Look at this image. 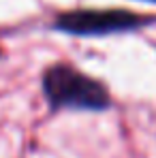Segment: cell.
I'll return each mask as SVG.
<instances>
[{"mask_svg":"<svg viewBox=\"0 0 156 158\" xmlns=\"http://www.w3.org/2000/svg\"><path fill=\"white\" fill-rule=\"evenodd\" d=\"M43 92L52 109L101 111L109 107V92L103 83L69 64H53L45 71Z\"/></svg>","mask_w":156,"mask_h":158,"instance_id":"obj_1","label":"cell"},{"mask_svg":"<svg viewBox=\"0 0 156 158\" xmlns=\"http://www.w3.org/2000/svg\"><path fill=\"white\" fill-rule=\"evenodd\" d=\"M154 2H156V0H154Z\"/></svg>","mask_w":156,"mask_h":158,"instance_id":"obj_3","label":"cell"},{"mask_svg":"<svg viewBox=\"0 0 156 158\" xmlns=\"http://www.w3.org/2000/svg\"><path fill=\"white\" fill-rule=\"evenodd\" d=\"M152 19L156 17H143V15L122 11V9H105V11L81 9V11L58 15L53 26L75 36H105V34L129 32L135 28H141L150 24Z\"/></svg>","mask_w":156,"mask_h":158,"instance_id":"obj_2","label":"cell"}]
</instances>
